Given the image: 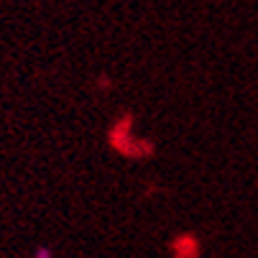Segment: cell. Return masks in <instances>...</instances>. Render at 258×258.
Returning <instances> with one entry per match:
<instances>
[{"mask_svg":"<svg viewBox=\"0 0 258 258\" xmlns=\"http://www.w3.org/2000/svg\"><path fill=\"white\" fill-rule=\"evenodd\" d=\"M36 258H51V250L49 248H39L36 250Z\"/></svg>","mask_w":258,"mask_h":258,"instance_id":"obj_1","label":"cell"}]
</instances>
